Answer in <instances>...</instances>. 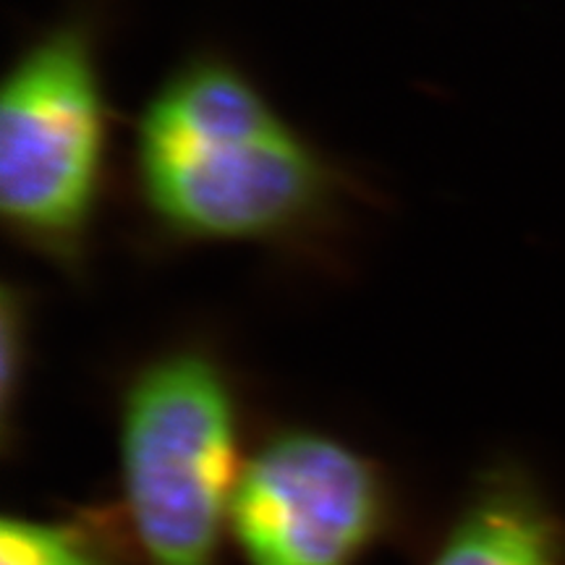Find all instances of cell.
I'll list each match as a JSON object with an SVG mask.
<instances>
[{
    "label": "cell",
    "mask_w": 565,
    "mask_h": 565,
    "mask_svg": "<svg viewBox=\"0 0 565 565\" xmlns=\"http://www.w3.org/2000/svg\"><path fill=\"white\" fill-rule=\"evenodd\" d=\"M129 186L162 246L312 249L349 217L353 179L252 71L196 51L168 71L131 131Z\"/></svg>",
    "instance_id": "obj_1"
},
{
    "label": "cell",
    "mask_w": 565,
    "mask_h": 565,
    "mask_svg": "<svg viewBox=\"0 0 565 565\" xmlns=\"http://www.w3.org/2000/svg\"><path fill=\"white\" fill-rule=\"evenodd\" d=\"M113 108L95 17L71 11L11 61L0 89V217L21 249L87 267L110 171Z\"/></svg>",
    "instance_id": "obj_2"
},
{
    "label": "cell",
    "mask_w": 565,
    "mask_h": 565,
    "mask_svg": "<svg viewBox=\"0 0 565 565\" xmlns=\"http://www.w3.org/2000/svg\"><path fill=\"white\" fill-rule=\"evenodd\" d=\"M118 454L126 529L145 565H217L244 469L221 359L175 345L141 364L121 395Z\"/></svg>",
    "instance_id": "obj_3"
},
{
    "label": "cell",
    "mask_w": 565,
    "mask_h": 565,
    "mask_svg": "<svg viewBox=\"0 0 565 565\" xmlns=\"http://www.w3.org/2000/svg\"><path fill=\"white\" fill-rule=\"evenodd\" d=\"M391 515L372 458L315 429H282L244 461L228 534L246 565H359Z\"/></svg>",
    "instance_id": "obj_4"
},
{
    "label": "cell",
    "mask_w": 565,
    "mask_h": 565,
    "mask_svg": "<svg viewBox=\"0 0 565 565\" xmlns=\"http://www.w3.org/2000/svg\"><path fill=\"white\" fill-rule=\"evenodd\" d=\"M427 565H565V524L524 471L475 484Z\"/></svg>",
    "instance_id": "obj_5"
},
{
    "label": "cell",
    "mask_w": 565,
    "mask_h": 565,
    "mask_svg": "<svg viewBox=\"0 0 565 565\" xmlns=\"http://www.w3.org/2000/svg\"><path fill=\"white\" fill-rule=\"evenodd\" d=\"M0 565H129V542L113 513L97 508L53 521L6 515Z\"/></svg>",
    "instance_id": "obj_6"
},
{
    "label": "cell",
    "mask_w": 565,
    "mask_h": 565,
    "mask_svg": "<svg viewBox=\"0 0 565 565\" xmlns=\"http://www.w3.org/2000/svg\"><path fill=\"white\" fill-rule=\"evenodd\" d=\"M26 299L17 288L3 291V435L11 437L13 404L21 391V374L26 362Z\"/></svg>",
    "instance_id": "obj_7"
}]
</instances>
